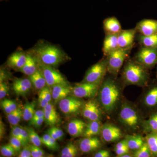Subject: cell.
Masks as SVG:
<instances>
[{
  "mask_svg": "<svg viewBox=\"0 0 157 157\" xmlns=\"http://www.w3.org/2000/svg\"><path fill=\"white\" fill-rule=\"evenodd\" d=\"M27 52L38 63L56 69L71 59L60 46L43 39L39 40Z\"/></svg>",
  "mask_w": 157,
  "mask_h": 157,
  "instance_id": "1",
  "label": "cell"
},
{
  "mask_svg": "<svg viewBox=\"0 0 157 157\" xmlns=\"http://www.w3.org/2000/svg\"><path fill=\"white\" fill-rule=\"evenodd\" d=\"M114 77L104 78L97 95L100 106L108 114H110L115 110L120 100V88Z\"/></svg>",
  "mask_w": 157,
  "mask_h": 157,
  "instance_id": "2",
  "label": "cell"
},
{
  "mask_svg": "<svg viewBox=\"0 0 157 157\" xmlns=\"http://www.w3.org/2000/svg\"><path fill=\"white\" fill-rule=\"evenodd\" d=\"M122 79L126 85L145 87L150 79L148 70L134 59H128L125 64L122 73Z\"/></svg>",
  "mask_w": 157,
  "mask_h": 157,
  "instance_id": "3",
  "label": "cell"
},
{
  "mask_svg": "<svg viewBox=\"0 0 157 157\" xmlns=\"http://www.w3.org/2000/svg\"><path fill=\"white\" fill-rule=\"evenodd\" d=\"M119 120L124 126L131 131H136L142 124L137 109L132 104L124 102L119 113Z\"/></svg>",
  "mask_w": 157,
  "mask_h": 157,
  "instance_id": "4",
  "label": "cell"
},
{
  "mask_svg": "<svg viewBox=\"0 0 157 157\" xmlns=\"http://www.w3.org/2000/svg\"><path fill=\"white\" fill-rule=\"evenodd\" d=\"M132 49L119 48L107 56V72L111 76L117 77L124 62L128 59Z\"/></svg>",
  "mask_w": 157,
  "mask_h": 157,
  "instance_id": "5",
  "label": "cell"
},
{
  "mask_svg": "<svg viewBox=\"0 0 157 157\" xmlns=\"http://www.w3.org/2000/svg\"><path fill=\"white\" fill-rule=\"evenodd\" d=\"M104 56L87 70L81 82L101 85L107 72V57Z\"/></svg>",
  "mask_w": 157,
  "mask_h": 157,
  "instance_id": "6",
  "label": "cell"
},
{
  "mask_svg": "<svg viewBox=\"0 0 157 157\" xmlns=\"http://www.w3.org/2000/svg\"><path fill=\"white\" fill-rule=\"evenodd\" d=\"M84 102L81 98L69 95L59 102L60 110L67 117L76 116L81 113Z\"/></svg>",
  "mask_w": 157,
  "mask_h": 157,
  "instance_id": "7",
  "label": "cell"
},
{
  "mask_svg": "<svg viewBox=\"0 0 157 157\" xmlns=\"http://www.w3.org/2000/svg\"><path fill=\"white\" fill-rule=\"evenodd\" d=\"M38 63V69L45 77L47 86L51 88L58 85H70L66 78L56 70V68Z\"/></svg>",
  "mask_w": 157,
  "mask_h": 157,
  "instance_id": "8",
  "label": "cell"
},
{
  "mask_svg": "<svg viewBox=\"0 0 157 157\" xmlns=\"http://www.w3.org/2000/svg\"><path fill=\"white\" fill-rule=\"evenodd\" d=\"M134 59L147 70H151L157 65V48L141 46Z\"/></svg>",
  "mask_w": 157,
  "mask_h": 157,
  "instance_id": "9",
  "label": "cell"
},
{
  "mask_svg": "<svg viewBox=\"0 0 157 157\" xmlns=\"http://www.w3.org/2000/svg\"><path fill=\"white\" fill-rule=\"evenodd\" d=\"M100 86L88 82L76 83L74 86H72L71 95L81 99H93L98 95Z\"/></svg>",
  "mask_w": 157,
  "mask_h": 157,
  "instance_id": "10",
  "label": "cell"
},
{
  "mask_svg": "<svg viewBox=\"0 0 157 157\" xmlns=\"http://www.w3.org/2000/svg\"><path fill=\"white\" fill-rule=\"evenodd\" d=\"M102 110L98 101L91 99L84 102L82 109V115L89 121H101Z\"/></svg>",
  "mask_w": 157,
  "mask_h": 157,
  "instance_id": "11",
  "label": "cell"
},
{
  "mask_svg": "<svg viewBox=\"0 0 157 157\" xmlns=\"http://www.w3.org/2000/svg\"><path fill=\"white\" fill-rule=\"evenodd\" d=\"M28 58L26 51L19 47L8 58L6 65L9 69L19 72L25 64Z\"/></svg>",
  "mask_w": 157,
  "mask_h": 157,
  "instance_id": "12",
  "label": "cell"
},
{
  "mask_svg": "<svg viewBox=\"0 0 157 157\" xmlns=\"http://www.w3.org/2000/svg\"><path fill=\"white\" fill-rule=\"evenodd\" d=\"M101 135L104 142L110 143L120 140L123 134L118 127L112 124L106 123L102 125Z\"/></svg>",
  "mask_w": 157,
  "mask_h": 157,
  "instance_id": "13",
  "label": "cell"
},
{
  "mask_svg": "<svg viewBox=\"0 0 157 157\" xmlns=\"http://www.w3.org/2000/svg\"><path fill=\"white\" fill-rule=\"evenodd\" d=\"M77 146L82 153L89 154L99 150L102 143L97 136L83 137L78 140Z\"/></svg>",
  "mask_w": 157,
  "mask_h": 157,
  "instance_id": "14",
  "label": "cell"
},
{
  "mask_svg": "<svg viewBox=\"0 0 157 157\" xmlns=\"http://www.w3.org/2000/svg\"><path fill=\"white\" fill-rule=\"evenodd\" d=\"M137 31L136 28L122 30L117 34L119 47L121 48H133Z\"/></svg>",
  "mask_w": 157,
  "mask_h": 157,
  "instance_id": "15",
  "label": "cell"
},
{
  "mask_svg": "<svg viewBox=\"0 0 157 157\" xmlns=\"http://www.w3.org/2000/svg\"><path fill=\"white\" fill-rule=\"evenodd\" d=\"M143 104L151 113L157 110V81L149 87L143 98Z\"/></svg>",
  "mask_w": 157,
  "mask_h": 157,
  "instance_id": "16",
  "label": "cell"
},
{
  "mask_svg": "<svg viewBox=\"0 0 157 157\" xmlns=\"http://www.w3.org/2000/svg\"><path fill=\"white\" fill-rule=\"evenodd\" d=\"M137 33L144 36L157 34V20L144 19L137 22L135 27Z\"/></svg>",
  "mask_w": 157,
  "mask_h": 157,
  "instance_id": "17",
  "label": "cell"
},
{
  "mask_svg": "<svg viewBox=\"0 0 157 157\" xmlns=\"http://www.w3.org/2000/svg\"><path fill=\"white\" fill-rule=\"evenodd\" d=\"M33 86L29 78H16L13 80L12 89L16 95L25 96L30 91Z\"/></svg>",
  "mask_w": 157,
  "mask_h": 157,
  "instance_id": "18",
  "label": "cell"
},
{
  "mask_svg": "<svg viewBox=\"0 0 157 157\" xmlns=\"http://www.w3.org/2000/svg\"><path fill=\"white\" fill-rule=\"evenodd\" d=\"M86 124L81 120L74 119L68 124L67 131L71 137H77L82 136Z\"/></svg>",
  "mask_w": 157,
  "mask_h": 157,
  "instance_id": "19",
  "label": "cell"
},
{
  "mask_svg": "<svg viewBox=\"0 0 157 157\" xmlns=\"http://www.w3.org/2000/svg\"><path fill=\"white\" fill-rule=\"evenodd\" d=\"M43 109L45 113V122L47 125L54 126L60 122V117L53 104L49 103Z\"/></svg>",
  "mask_w": 157,
  "mask_h": 157,
  "instance_id": "20",
  "label": "cell"
},
{
  "mask_svg": "<svg viewBox=\"0 0 157 157\" xmlns=\"http://www.w3.org/2000/svg\"><path fill=\"white\" fill-rule=\"evenodd\" d=\"M51 89L52 100L55 104H57L66 97L71 95L72 86L71 85H58L55 86Z\"/></svg>",
  "mask_w": 157,
  "mask_h": 157,
  "instance_id": "21",
  "label": "cell"
},
{
  "mask_svg": "<svg viewBox=\"0 0 157 157\" xmlns=\"http://www.w3.org/2000/svg\"><path fill=\"white\" fill-rule=\"evenodd\" d=\"M117 34H105L102 48L104 56H107L110 52L119 48L118 45Z\"/></svg>",
  "mask_w": 157,
  "mask_h": 157,
  "instance_id": "22",
  "label": "cell"
},
{
  "mask_svg": "<svg viewBox=\"0 0 157 157\" xmlns=\"http://www.w3.org/2000/svg\"><path fill=\"white\" fill-rule=\"evenodd\" d=\"M103 28L105 34H117L122 30L118 20L114 16L107 17L104 20Z\"/></svg>",
  "mask_w": 157,
  "mask_h": 157,
  "instance_id": "23",
  "label": "cell"
},
{
  "mask_svg": "<svg viewBox=\"0 0 157 157\" xmlns=\"http://www.w3.org/2000/svg\"><path fill=\"white\" fill-rule=\"evenodd\" d=\"M102 126L101 121H90L86 124L82 137H94L101 135Z\"/></svg>",
  "mask_w": 157,
  "mask_h": 157,
  "instance_id": "24",
  "label": "cell"
},
{
  "mask_svg": "<svg viewBox=\"0 0 157 157\" xmlns=\"http://www.w3.org/2000/svg\"><path fill=\"white\" fill-rule=\"evenodd\" d=\"M136 39L142 47L157 48V34L147 36L139 33L137 35Z\"/></svg>",
  "mask_w": 157,
  "mask_h": 157,
  "instance_id": "25",
  "label": "cell"
},
{
  "mask_svg": "<svg viewBox=\"0 0 157 157\" xmlns=\"http://www.w3.org/2000/svg\"><path fill=\"white\" fill-rule=\"evenodd\" d=\"M38 69V63L36 61L31 54L28 53L26 62L23 67L19 70V72L29 76L36 73Z\"/></svg>",
  "mask_w": 157,
  "mask_h": 157,
  "instance_id": "26",
  "label": "cell"
},
{
  "mask_svg": "<svg viewBox=\"0 0 157 157\" xmlns=\"http://www.w3.org/2000/svg\"><path fill=\"white\" fill-rule=\"evenodd\" d=\"M125 139L126 140L128 147L130 151L135 152L141 147L145 142V139H144L140 135H128Z\"/></svg>",
  "mask_w": 157,
  "mask_h": 157,
  "instance_id": "27",
  "label": "cell"
},
{
  "mask_svg": "<svg viewBox=\"0 0 157 157\" xmlns=\"http://www.w3.org/2000/svg\"><path fill=\"white\" fill-rule=\"evenodd\" d=\"M52 100V89L48 86L39 90L38 104L39 107L44 108Z\"/></svg>",
  "mask_w": 157,
  "mask_h": 157,
  "instance_id": "28",
  "label": "cell"
},
{
  "mask_svg": "<svg viewBox=\"0 0 157 157\" xmlns=\"http://www.w3.org/2000/svg\"><path fill=\"white\" fill-rule=\"evenodd\" d=\"M33 86L38 90H40L47 86L45 77L42 75L40 70L38 69L36 73L28 76Z\"/></svg>",
  "mask_w": 157,
  "mask_h": 157,
  "instance_id": "29",
  "label": "cell"
},
{
  "mask_svg": "<svg viewBox=\"0 0 157 157\" xmlns=\"http://www.w3.org/2000/svg\"><path fill=\"white\" fill-rule=\"evenodd\" d=\"M142 125L143 132L146 134L157 132V110L151 113L148 120L143 121Z\"/></svg>",
  "mask_w": 157,
  "mask_h": 157,
  "instance_id": "30",
  "label": "cell"
},
{
  "mask_svg": "<svg viewBox=\"0 0 157 157\" xmlns=\"http://www.w3.org/2000/svg\"><path fill=\"white\" fill-rule=\"evenodd\" d=\"M145 140L150 150L152 157H157V132L146 134Z\"/></svg>",
  "mask_w": 157,
  "mask_h": 157,
  "instance_id": "31",
  "label": "cell"
},
{
  "mask_svg": "<svg viewBox=\"0 0 157 157\" xmlns=\"http://www.w3.org/2000/svg\"><path fill=\"white\" fill-rule=\"evenodd\" d=\"M36 102L33 101L30 102H27L23 108L22 118L25 121H29L33 117L34 113L36 112Z\"/></svg>",
  "mask_w": 157,
  "mask_h": 157,
  "instance_id": "32",
  "label": "cell"
},
{
  "mask_svg": "<svg viewBox=\"0 0 157 157\" xmlns=\"http://www.w3.org/2000/svg\"><path fill=\"white\" fill-rule=\"evenodd\" d=\"M22 114L23 109L20 106H18L17 109L7 114V119L12 126L17 125L22 118Z\"/></svg>",
  "mask_w": 157,
  "mask_h": 157,
  "instance_id": "33",
  "label": "cell"
},
{
  "mask_svg": "<svg viewBox=\"0 0 157 157\" xmlns=\"http://www.w3.org/2000/svg\"><path fill=\"white\" fill-rule=\"evenodd\" d=\"M78 149L77 146L70 142L63 148L60 152V156L61 157H75L78 154Z\"/></svg>",
  "mask_w": 157,
  "mask_h": 157,
  "instance_id": "34",
  "label": "cell"
},
{
  "mask_svg": "<svg viewBox=\"0 0 157 157\" xmlns=\"http://www.w3.org/2000/svg\"><path fill=\"white\" fill-rule=\"evenodd\" d=\"M1 106L4 112L7 114L13 112L18 107L15 101L8 99H4L1 101Z\"/></svg>",
  "mask_w": 157,
  "mask_h": 157,
  "instance_id": "35",
  "label": "cell"
},
{
  "mask_svg": "<svg viewBox=\"0 0 157 157\" xmlns=\"http://www.w3.org/2000/svg\"><path fill=\"white\" fill-rule=\"evenodd\" d=\"M24 128L28 133L29 142L31 144L37 146H41L42 144L41 137H39L35 130L31 127H25Z\"/></svg>",
  "mask_w": 157,
  "mask_h": 157,
  "instance_id": "36",
  "label": "cell"
},
{
  "mask_svg": "<svg viewBox=\"0 0 157 157\" xmlns=\"http://www.w3.org/2000/svg\"><path fill=\"white\" fill-rule=\"evenodd\" d=\"M134 157H152L147 143L145 141L143 145L133 154Z\"/></svg>",
  "mask_w": 157,
  "mask_h": 157,
  "instance_id": "37",
  "label": "cell"
},
{
  "mask_svg": "<svg viewBox=\"0 0 157 157\" xmlns=\"http://www.w3.org/2000/svg\"><path fill=\"white\" fill-rule=\"evenodd\" d=\"M46 133L49 134L51 137L57 140H62L63 138L64 133L63 130L55 126L51 127L50 128L48 129L46 131Z\"/></svg>",
  "mask_w": 157,
  "mask_h": 157,
  "instance_id": "38",
  "label": "cell"
},
{
  "mask_svg": "<svg viewBox=\"0 0 157 157\" xmlns=\"http://www.w3.org/2000/svg\"><path fill=\"white\" fill-rule=\"evenodd\" d=\"M0 151L1 154L4 157H12L17 155V153L10 143L1 146Z\"/></svg>",
  "mask_w": 157,
  "mask_h": 157,
  "instance_id": "39",
  "label": "cell"
},
{
  "mask_svg": "<svg viewBox=\"0 0 157 157\" xmlns=\"http://www.w3.org/2000/svg\"><path fill=\"white\" fill-rule=\"evenodd\" d=\"M32 157H45V152L40 148V147L36 146L33 144H28Z\"/></svg>",
  "mask_w": 157,
  "mask_h": 157,
  "instance_id": "40",
  "label": "cell"
},
{
  "mask_svg": "<svg viewBox=\"0 0 157 157\" xmlns=\"http://www.w3.org/2000/svg\"><path fill=\"white\" fill-rule=\"evenodd\" d=\"M21 127L19 126H12V130L11 132V136L16 137L19 139L22 144L23 147L25 146L21 135Z\"/></svg>",
  "mask_w": 157,
  "mask_h": 157,
  "instance_id": "41",
  "label": "cell"
},
{
  "mask_svg": "<svg viewBox=\"0 0 157 157\" xmlns=\"http://www.w3.org/2000/svg\"><path fill=\"white\" fill-rule=\"evenodd\" d=\"M9 143L14 149L16 152L17 153V155H18L22 149L21 148L23 147L22 144H21L20 140L16 138V137L11 136Z\"/></svg>",
  "mask_w": 157,
  "mask_h": 157,
  "instance_id": "42",
  "label": "cell"
},
{
  "mask_svg": "<svg viewBox=\"0 0 157 157\" xmlns=\"http://www.w3.org/2000/svg\"><path fill=\"white\" fill-rule=\"evenodd\" d=\"M9 87L6 81L0 82V99L1 101L9 94Z\"/></svg>",
  "mask_w": 157,
  "mask_h": 157,
  "instance_id": "43",
  "label": "cell"
},
{
  "mask_svg": "<svg viewBox=\"0 0 157 157\" xmlns=\"http://www.w3.org/2000/svg\"><path fill=\"white\" fill-rule=\"evenodd\" d=\"M56 141V140L51 137L49 141L45 145L51 150L57 151L59 148V145Z\"/></svg>",
  "mask_w": 157,
  "mask_h": 157,
  "instance_id": "44",
  "label": "cell"
},
{
  "mask_svg": "<svg viewBox=\"0 0 157 157\" xmlns=\"http://www.w3.org/2000/svg\"><path fill=\"white\" fill-rule=\"evenodd\" d=\"M18 157H31L32 154L28 144L23 147V148L21 149L19 154L17 155Z\"/></svg>",
  "mask_w": 157,
  "mask_h": 157,
  "instance_id": "45",
  "label": "cell"
},
{
  "mask_svg": "<svg viewBox=\"0 0 157 157\" xmlns=\"http://www.w3.org/2000/svg\"><path fill=\"white\" fill-rule=\"evenodd\" d=\"M45 115V113H44V109H39V110H36V112L34 113L33 117L31 119L30 121H29V122L33 121L38 119L40 118L43 117Z\"/></svg>",
  "mask_w": 157,
  "mask_h": 157,
  "instance_id": "46",
  "label": "cell"
},
{
  "mask_svg": "<svg viewBox=\"0 0 157 157\" xmlns=\"http://www.w3.org/2000/svg\"><path fill=\"white\" fill-rule=\"evenodd\" d=\"M44 121H45V117H43L33 121L29 122V125L33 126L36 128H39L41 127Z\"/></svg>",
  "mask_w": 157,
  "mask_h": 157,
  "instance_id": "47",
  "label": "cell"
},
{
  "mask_svg": "<svg viewBox=\"0 0 157 157\" xmlns=\"http://www.w3.org/2000/svg\"><path fill=\"white\" fill-rule=\"evenodd\" d=\"M1 76H0V82L6 81V79L10 78L11 75L8 71L4 70L3 68H1Z\"/></svg>",
  "mask_w": 157,
  "mask_h": 157,
  "instance_id": "48",
  "label": "cell"
},
{
  "mask_svg": "<svg viewBox=\"0 0 157 157\" xmlns=\"http://www.w3.org/2000/svg\"><path fill=\"white\" fill-rule=\"evenodd\" d=\"M110 156L109 151L106 150H98L94 155V157H109Z\"/></svg>",
  "mask_w": 157,
  "mask_h": 157,
  "instance_id": "49",
  "label": "cell"
},
{
  "mask_svg": "<svg viewBox=\"0 0 157 157\" xmlns=\"http://www.w3.org/2000/svg\"><path fill=\"white\" fill-rule=\"evenodd\" d=\"M114 150L116 154L117 155V157H120L123 155L129 153L130 151L128 147H123V148Z\"/></svg>",
  "mask_w": 157,
  "mask_h": 157,
  "instance_id": "50",
  "label": "cell"
},
{
  "mask_svg": "<svg viewBox=\"0 0 157 157\" xmlns=\"http://www.w3.org/2000/svg\"><path fill=\"white\" fill-rule=\"evenodd\" d=\"M6 126L5 124L3 123L2 120V118H1L0 120V138L1 140L4 138L5 134H6Z\"/></svg>",
  "mask_w": 157,
  "mask_h": 157,
  "instance_id": "51",
  "label": "cell"
},
{
  "mask_svg": "<svg viewBox=\"0 0 157 157\" xmlns=\"http://www.w3.org/2000/svg\"><path fill=\"white\" fill-rule=\"evenodd\" d=\"M128 147V144H127L126 140L125 139L121 140L119 142H117L116 144L115 147L114 149H120L123 148V147Z\"/></svg>",
  "mask_w": 157,
  "mask_h": 157,
  "instance_id": "52",
  "label": "cell"
},
{
  "mask_svg": "<svg viewBox=\"0 0 157 157\" xmlns=\"http://www.w3.org/2000/svg\"><path fill=\"white\" fill-rule=\"evenodd\" d=\"M51 137L50 135L48 134V133H46V134L43 135L42 137H41L42 143L44 145H45L50 140Z\"/></svg>",
  "mask_w": 157,
  "mask_h": 157,
  "instance_id": "53",
  "label": "cell"
},
{
  "mask_svg": "<svg viewBox=\"0 0 157 157\" xmlns=\"http://www.w3.org/2000/svg\"><path fill=\"white\" fill-rule=\"evenodd\" d=\"M10 1V0H1V2H2V1H6V2H7V1Z\"/></svg>",
  "mask_w": 157,
  "mask_h": 157,
  "instance_id": "54",
  "label": "cell"
},
{
  "mask_svg": "<svg viewBox=\"0 0 157 157\" xmlns=\"http://www.w3.org/2000/svg\"><path fill=\"white\" fill-rule=\"evenodd\" d=\"M156 78H157V67L156 75Z\"/></svg>",
  "mask_w": 157,
  "mask_h": 157,
  "instance_id": "55",
  "label": "cell"
}]
</instances>
